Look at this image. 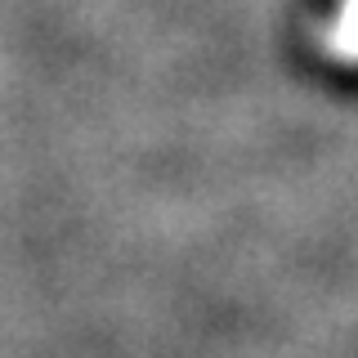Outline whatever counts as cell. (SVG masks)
Listing matches in <instances>:
<instances>
[{"instance_id":"cell-1","label":"cell","mask_w":358,"mask_h":358,"mask_svg":"<svg viewBox=\"0 0 358 358\" xmlns=\"http://www.w3.org/2000/svg\"><path fill=\"white\" fill-rule=\"evenodd\" d=\"M327 45H331V54L358 63V0H345L341 5V18H336V27L327 31Z\"/></svg>"}]
</instances>
